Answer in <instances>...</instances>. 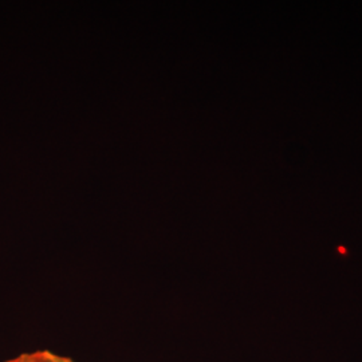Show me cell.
<instances>
[{
  "instance_id": "1",
  "label": "cell",
  "mask_w": 362,
  "mask_h": 362,
  "mask_svg": "<svg viewBox=\"0 0 362 362\" xmlns=\"http://www.w3.org/2000/svg\"><path fill=\"white\" fill-rule=\"evenodd\" d=\"M4 362H74L71 358L57 354L50 350H34L28 353H22L13 358Z\"/></svg>"
}]
</instances>
